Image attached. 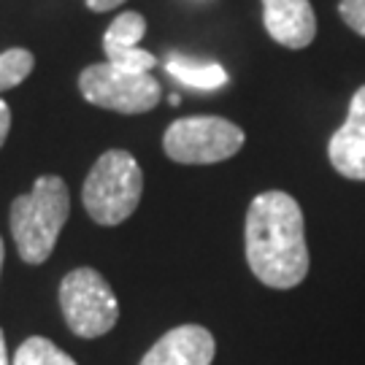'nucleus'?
<instances>
[{
  "label": "nucleus",
  "instance_id": "4468645a",
  "mask_svg": "<svg viewBox=\"0 0 365 365\" xmlns=\"http://www.w3.org/2000/svg\"><path fill=\"white\" fill-rule=\"evenodd\" d=\"M339 14L344 19V25L352 27L357 36L365 38V0H341Z\"/></svg>",
  "mask_w": 365,
  "mask_h": 365
},
{
  "label": "nucleus",
  "instance_id": "a211bd4d",
  "mask_svg": "<svg viewBox=\"0 0 365 365\" xmlns=\"http://www.w3.org/2000/svg\"><path fill=\"white\" fill-rule=\"evenodd\" d=\"M3 260H6V247H3V238H0V271H3Z\"/></svg>",
  "mask_w": 365,
  "mask_h": 365
},
{
  "label": "nucleus",
  "instance_id": "f257e3e1",
  "mask_svg": "<svg viewBox=\"0 0 365 365\" xmlns=\"http://www.w3.org/2000/svg\"><path fill=\"white\" fill-rule=\"evenodd\" d=\"M247 262L265 287L292 289L309 274V244L298 200L287 192H262L247 211Z\"/></svg>",
  "mask_w": 365,
  "mask_h": 365
},
{
  "label": "nucleus",
  "instance_id": "f3484780",
  "mask_svg": "<svg viewBox=\"0 0 365 365\" xmlns=\"http://www.w3.org/2000/svg\"><path fill=\"white\" fill-rule=\"evenodd\" d=\"M0 365H11V360H9V349H6V336H3V330H0Z\"/></svg>",
  "mask_w": 365,
  "mask_h": 365
},
{
  "label": "nucleus",
  "instance_id": "ddd939ff",
  "mask_svg": "<svg viewBox=\"0 0 365 365\" xmlns=\"http://www.w3.org/2000/svg\"><path fill=\"white\" fill-rule=\"evenodd\" d=\"M36 68V57L27 52V49H6L0 52V92L11 90L16 84H22Z\"/></svg>",
  "mask_w": 365,
  "mask_h": 365
},
{
  "label": "nucleus",
  "instance_id": "f03ea898",
  "mask_svg": "<svg viewBox=\"0 0 365 365\" xmlns=\"http://www.w3.org/2000/svg\"><path fill=\"white\" fill-rule=\"evenodd\" d=\"M71 214V195L60 176H41L36 187L11 203V235L27 265L49 260Z\"/></svg>",
  "mask_w": 365,
  "mask_h": 365
},
{
  "label": "nucleus",
  "instance_id": "2eb2a0df",
  "mask_svg": "<svg viewBox=\"0 0 365 365\" xmlns=\"http://www.w3.org/2000/svg\"><path fill=\"white\" fill-rule=\"evenodd\" d=\"M9 130H11V108L6 101H0V149L9 138Z\"/></svg>",
  "mask_w": 365,
  "mask_h": 365
},
{
  "label": "nucleus",
  "instance_id": "9b49d317",
  "mask_svg": "<svg viewBox=\"0 0 365 365\" xmlns=\"http://www.w3.org/2000/svg\"><path fill=\"white\" fill-rule=\"evenodd\" d=\"M165 71L173 78H179L187 87L195 90H220L227 84V71L209 60H195V57H184V54H168Z\"/></svg>",
  "mask_w": 365,
  "mask_h": 365
},
{
  "label": "nucleus",
  "instance_id": "1a4fd4ad",
  "mask_svg": "<svg viewBox=\"0 0 365 365\" xmlns=\"http://www.w3.org/2000/svg\"><path fill=\"white\" fill-rule=\"evenodd\" d=\"M262 22L268 36L287 49H306L317 38V16L309 0H262Z\"/></svg>",
  "mask_w": 365,
  "mask_h": 365
},
{
  "label": "nucleus",
  "instance_id": "9d476101",
  "mask_svg": "<svg viewBox=\"0 0 365 365\" xmlns=\"http://www.w3.org/2000/svg\"><path fill=\"white\" fill-rule=\"evenodd\" d=\"M146 33V19L138 11H122L108 25L103 36V52L111 66L128 68V71H152L157 57L146 49H138V41Z\"/></svg>",
  "mask_w": 365,
  "mask_h": 365
},
{
  "label": "nucleus",
  "instance_id": "6ab92c4d",
  "mask_svg": "<svg viewBox=\"0 0 365 365\" xmlns=\"http://www.w3.org/2000/svg\"><path fill=\"white\" fill-rule=\"evenodd\" d=\"M168 103H170V106H179V103H182V95H170Z\"/></svg>",
  "mask_w": 365,
  "mask_h": 365
},
{
  "label": "nucleus",
  "instance_id": "6e6552de",
  "mask_svg": "<svg viewBox=\"0 0 365 365\" xmlns=\"http://www.w3.org/2000/svg\"><path fill=\"white\" fill-rule=\"evenodd\" d=\"M217 344L206 327L179 325L144 354L141 365H211Z\"/></svg>",
  "mask_w": 365,
  "mask_h": 365
},
{
  "label": "nucleus",
  "instance_id": "0eeeda50",
  "mask_svg": "<svg viewBox=\"0 0 365 365\" xmlns=\"http://www.w3.org/2000/svg\"><path fill=\"white\" fill-rule=\"evenodd\" d=\"M327 157L344 179L365 182V84L352 95L346 122L330 135Z\"/></svg>",
  "mask_w": 365,
  "mask_h": 365
},
{
  "label": "nucleus",
  "instance_id": "7ed1b4c3",
  "mask_svg": "<svg viewBox=\"0 0 365 365\" xmlns=\"http://www.w3.org/2000/svg\"><path fill=\"white\" fill-rule=\"evenodd\" d=\"M144 173L135 157L125 149H111L98 157V163L84 179L81 200L92 222L117 227L141 203Z\"/></svg>",
  "mask_w": 365,
  "mask_h": 365
},
{
  "label": "nucleus",
  "instance_id": "20e7f679",
  "mask_svg": "<svg viewBox=\"0 0 365 365\" xmlns=\"http://www.w3.org/2000/svg\"><path fill=\"white\" fill-rule=\"evenodd\" d=\"M247 141L244 130L222 117L176 119L163 135V149L182 165H214L241 152Z\"/></svg>",
  "mask_w": 365,
  "mask_h": 365
},
{
  "label": "nucleus",
  "instance_id": "dca6fc26",
  "mask_svg": "<svg viewBox=\"0 0 365 365\" xmlns=\"http://www.w3.org/2000/svg\"><path fill=\"white\" fill-rule=\"evenodd\" d=\"M125 0H87V9L95 14H103V11H111V9H117L122 6Z\"/></svg>",
  "mask_w": 365,
  "mask_h": 365
},
{
  "label": "nucleus",
  "instance_id": "f8f14e48",
  "mask_svg": "<svg viewBox=\"0 0 365 365\" xmlns=\"http://www.w3.org/2000/svg\"><path fill=\"white\" fill-rule=\"evenodd\" d=\"M11 365H78L71 354H66L54 341L43 336H30L16 349Z\"/></svg>",
  "mask_w": 365,
  "mask_h": 365
},
{
  "label": "nucleus",
  "instance_id": "423d86ee",
  "mask_svg": "<svg viewBox=\"0 0 365 365\" xmlns=\"http://www.w3.org/2000/svg\"><path fill=\"white\" fill-rule=\"evenodd\" d=\"M78 90L87 103L117 114H146L160 103V84L149 71H128L108 60L84 68Z\"/></svg>",
  "mask_w": 365,
  "mask_h": 365
},
{
  "label": "nucleus",
  "instance_id": "39448f33",
  "mask_svg": "<svg viewBox=\"0 0 365 365\" xmlns=\"http://www.w3.org/2000/svg\"><path fill=\"white\" fill-rule=\"evenodd\" d=\"M60 309L68 327L81 339H101L119 319L114 289L95 268H76L60 284Z\"/></svg>",
  "mask_w": 365,
  "mask_h": 365
}]
</instances>
